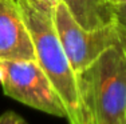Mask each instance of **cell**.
Here are the masks:
<instances>
[{
    "instance_id": "9c48e42d",
    "label": "cell",
    "mask_w": 126,
    "mask_h": 124,
    "mask_svg": "<svg viewBox=\"0 0 126 124\" xmlns=\"http://www.w3.org/2000/svg\"><path fill=\"white\" fill-rule=\"evenodd\" d=\"M0 124H28V123L16 112L7 111L0 116Z\"/></svg>"
},
{
    "instance_id": "8992f818",
    "label": "cell",
    "mask_w": 126,
    "mask_h": 124,
    "mask_svg": "<svg viewBox=\"0 0 126 124\" xmlns=\"http://www.w3.org/2000/svg\"><path fill=\"white\" fill-rule=\"evenodd\" d=\"M74 19L87 29L114 25V0H61Z\"/></svg>"
},
{
    "instance_id": "8fae6325",
    "label": "cell",
    "mask_w": 126,
    "mask_h": 124,
    "mask_svg": "<svg viewBox=\"0 0 126 124\" xmlns=\"http://www.w3.org/2000/svg\"><path fill=\"white\" fill-rule=\"evenodd\" d=\"M85 124H93V123H91V120H90L87 116H86V119H85Z\"/></svg>"
},
{
    "instance_id": "277c9868",
    "label": "cell",
    "mask_w": 126,
    "mask_h": 124,
    "mask_svg": "<svg viewBox=\"0 0 126 124\" xmlns=\"http://www.w3.org/2000/svg\"><path fill=\"white\" fill-rule=\"evenodd\" d=\"M52 24L75 73L86 69L102 52L122 41L115 25L98 29L82 27L62 1L54 8Z\"/></svg>"
},
{
    "instance_id": "52a82bcc",
    "label": "cell",
    "mask_w": 126,
    "mask_h": 124,
    "mask_svg": "<svg viewBox=\"0 0 126 124\" xmlns=\"http://www.w3.org/2000/svg\"><path fill=\"white\" fill-rule=\"evenodd\" d=\"M114 12V25L119 32L122 41L126 45V0H114L113 3Z\"/></svg>"
},
{
    "instance_id": "3957f363",
    "label": "cell",
    "mask_w": 126,
    "mask_h": 124,
    "mask_svg": "<svg viewBox=\"0 0 126 124\" xmlns=\"http://www.w3.org/2000/svg\"><path fill=\"white\" fill-rule=\"evenodd\" d=\"M0 84L3 92L11 99L68 120L61 96L36 60H0Z\"/></svg>"
},
{
    "instance_id": "7a4b0ae2",
    "label": "cell",
    "mask_w": 126,
    "mask_h": 124,
    "mask_svg": "<svg viewBox=\"0 0 126 124\" xmlns=\"http://www.w3.org/2000/svg\"><path fill=\"white\" fill-rule=\"evenodd\" d=\"M26 24L35 47L36 63L50 79L68 112V124H85V110L78 88L77 73L58 39L52 17L32 8L26 0H19Z\"/></svg>"
},
{
    "instance_id": "5b68a950",
    "label": "cell",
    "mask_w": 126,
    "mask_h": 124,
    "mask_svg": "<svg viewBox=\"0 0 126 124\" xmlns=\"http://www.w3.org/2000/svg\"><path fill=\"white\" fill-rule=\"evenodd\" d=\"M0 60H36L19 0H0Z\"/></svg>"
},
{
    "instance_id": "30bf717a",
    "label": "cell",
    "mask_w": 126,
    "mask_h": 124,
    "mask_svg": "<svg viewBox=\"0 0 126 124\" xmlns=\"http://www.w3.org/2000/svg\"><path fill=\"white\" fill-rule=\"evenodd\" d=\"M46 1L48 3V4H50L51 7H52V8H55V5L58 4V3L61 1V0H46Z\"/></svg>"
},
{
    "instance_id": "ba28073f",
    "label": "cell",
    "mask_w": 126,
    "mask_h": 124,
    "mask_svg": "<svg viewBox=\"0 0 126 124\" xmlns=\"http://www.w3.org/2000/svg\"><path fill=\"white\" fill-rule=\"evenodd\" d=\"M26 1L28 3L32 8H35L36 11H39V12H42V13L47 15V16L52 17L54 8L51 7L46 0H26Z\"/></svg>"
},
{
    "instance_id": "6da1fadb",
    "label": "cell",
    "mask_w": 126,
    "mask_h": 124,
    "mask_svg": "<svg viewBox=\"0 0 126 124\" xmlns=\"http://www.w3.org/2000/svg\"><path fill=\"white\" fill-rule=\"evenodd\" d=\"M85 116L93 124H126V45L117 43L77 73Z\"/></svg>"
}]
</instances>
